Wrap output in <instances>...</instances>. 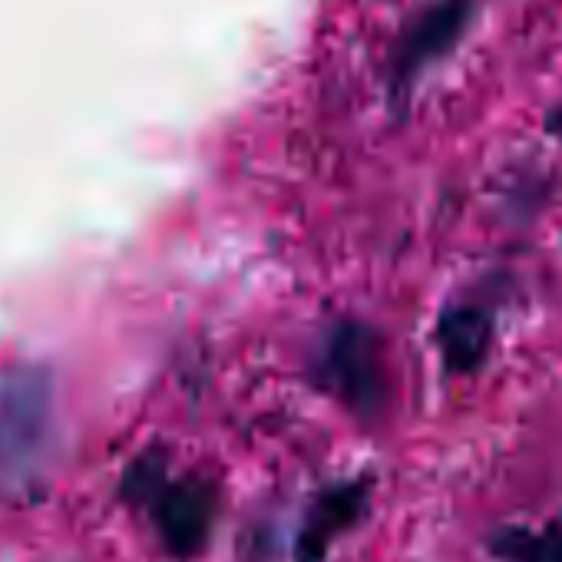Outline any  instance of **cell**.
Segmentation results:
<instances>
[{
    "mask_svg": "<svg viewBox=\"0 0 562 562\" xmlns=\"http://www.w3.org/2000/svg\"><path fill=\"white\" fill-rule=\"evenodd\" d=\"M486 549L499 562H562V519H549L542 529L496 526Z\"/></svg>",
    "mask_w": 562,
    "mask_h": 562,
    "instance_id": "obj_5",
    "label": "cell"
},
{
    "mask_svg": "<svg viewBox=\"0 0 562 562\" xmlns=\"http://www.w3.org/2000/svg\"><path fill=\"white\" fill-rule=\"evenodd\" d=\"M437 348L450 374H473L493 348V315L473 302L443 308L437 322Z\"/></svg>",
    "mask_w": 562,
    "mask_h": 562,
    "instance_id": "obj_4",
    "label": "cell"
},
{
    "mask_svg": "<svg viewBox=\"0 0 562 562\" xmlns=\"http://www.w3.org/2000/svg\"><path fill=\"white\" fill-rule=\"evenodd\" d=\"M215 522V486L199 476L166 483L156 493V526L169 552L195 555Z\"/></svg>",
    "mask_w": 562,
    "mask_h": 562,
    "instance_id": "obj_3",
    "label": "cell"
},
{
    "mask_svg": "<svg viewBox=\"0 0 562 562\" xmlns=\"http://www.w3.org/2000/svg\"><path fill=\"white\" fill-rule=\"evenodd\" d=\"M467 14H470L467 0H447V4H443L440 11L427 14V18L414 27V34H411L404 74H411V70H417L424 60L443 54V50L457 41L460 27L467 24Z\"/></svg>",
    "mask_w": 562,
    "mask_h": 562,
    "instance_id": "obj_6",
    "label": "cell"
},
{
    "mask_svg": "<svg viewBox=\"0 0 562 562\" xmlns=\"http://www.w3.org/2000/svg\"><path fill=\"white\" fill-rule=\"evenodd\" d=\"M308 378L364 424L378 420L394 397L387 341L374 325L358 318H341L322 335L308 361Z\"/></svg>",
    "mask_w": 562,
    "mask_h": 562,
    "instance_id": "obj_1",
    "label": "cell"
},
{
    "mask_svg": "<svg viewBox=\"0 0 562 562\" xmlns=\"http://www.w3.org/2000/svg\"><path fill=\"white\" fill-rule=\"evenodd\" d=\"M371 490H374L371 476L338 480L325 486L302 516L299 539H295V562H328L331 546L368 516Z\"/></svg>",
    "mask_w": 562,
    "mask_h": 562,
    "instance_id": "obj_2",
    "label": "cell"
}]
</instances>
